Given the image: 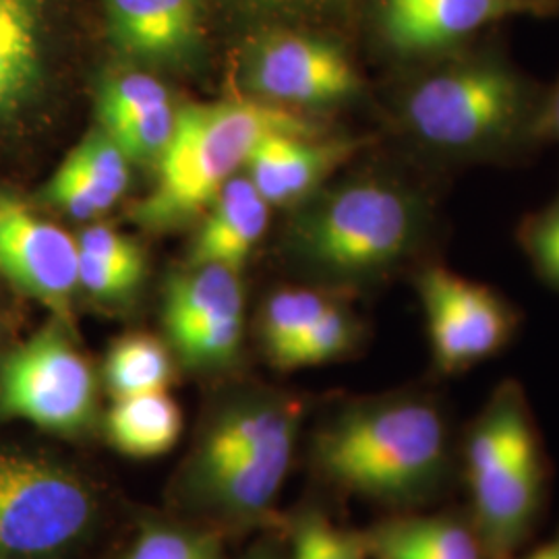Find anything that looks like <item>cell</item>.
I'll use <instances>...</instances> for the list:
<instances>
[{
    "mask_svg": "<svg viewBox=\"0 0 559 559\" xmlns=\"http://www.w3.org/2000/svg\"><path fill=\"white\" fill-rule=\"evenodd\" d=\"M108 443L129 459H156L175 448L182 431L179 404L166 392L117 399L104 423Z\"/></svg>",
    "mask_w": 559,
    "mask_h": 559,
    "instance_id": "d6986e66",
    "label": "cell"
},
{
    "mask_svg": "<svg viewBox=\"0 0 559 559\" xmlns=\"http://www.w3.org/2000/svg\"><path fill=\"white\" fill-rule=\"evenodd\" d=\"M164 106H170V100L160 81L143 73H124L104 85L98 112L102 124L110 129Z\"/></svg>",
    "mask_w": 559,
    "mask_h": 559,
    "instance_id": "d4e9b609",
    "label": "cell"
},
{
    "mask_svg": "<svg viewBox=\"0 0 559 559\" xmlns=\"http://www.w3.org/2000/svg\"><path fill=\"white\" fill-rule=\"evenodd\" d=\"M419 295L433 362L445 376L498 355L516 330L514 311L506 300L445 267L420 274Z\"/></svg>",
    "mask_w": 559,
    "mask_h": 559,
    "instance_id": "ba28073f",
    "label": "cell"
},
{
    "mask_svg": "<svg viewBox=\"0 0 559 559\" xmlns=\"http://www.w3.org/2000/svg\"><path fill=\"white\" fill-rule=\"evenodd\" d=\"M311 462L340 493L394 514L429 510L459 487V433L429 394L359 400L321 423Z\"/></svg>",
    "mask_w": 559,
    "mask_h": 559,
    "instance_id": "6da1fadb",
    "label": "cell"
},
{
    "mask_svg": "<svg viewBox=\"0 0 559 559\" xmlns=\"http://www.w3.org/2000/svg\"><path fill=\"white\" fill-rule=\"evenodd\" d=\"M549 7L545 0H383V29L400 50L427 52L462 40L489 23Z\"/></svg>",
    "mask_w": 559,
    "mask_h": 559,
    "instance_id": "4fadbf2b",
    "label": "cell"
},
{
    "mask_svg": "<svg viewBox=\"0 0 559 559\" xmlns=\"http://www.w3.org/2000/svg\"><path fill=\"white\" fill-rule=\"evenodd\" d=\"M104 193L119 201L129 185V160L108 133L94 131L67 156Z\"/></svg>",
    "mask_w": 559,
    "mask_h": 559,
    "instance_id": "4316f807",
    "label": "cell"
},
{
    "mask_svg": "<svg viewBox=\"0 0 559 559\" xmlns=\"http://www.w3.org/2000/svg\"><path fill=\"white\" fill-rule=\"evenodd\" d=\"M0 559H4V558H0Z\"/></svg>",
    "mask_w": 559,
    "mask_h": 559,
    "instance_id": "d590c367",
    "label": "cell"
},
{
    "mask_svg": "<svg viewBox=\"0 0 559 559\" xmlns=\"http://www.w3.org/2000/svg\"><path fill=\"white\" fill-rule=\"evenodd\" d=\"M240 559H284V554L276 540H261Z\"/></svg>",
    "mask_w": 559,
    "mask_h": 559,
    "instance_id": "d6a6232c",
    "label": "cell"
},
{
    "mask_svg": "<svg viewBox=\"0 0 559 559\" xmlns=\"http://www.w3.org/2000/svg\"><path fill=\"white\" fill-rule=\"evenodd\" d=\"M98 491L71 464L0 448V558L59 559L94 535Z\"/></svg>",
    "mask_w": 559,
    "mask_h": 559,
    "instance_id": "277c9868",
    "label": "cell"
},
{
    "mask_svg": "<svg viewBox=\"0 0 559 559\" xmlns=\"http://www.w3.org/2000/svg\"><path fill=\"white\" fill-rule=\"evenodd\" d=\"M348 152L350 145L346 141L316 143L286 133L267 135L249 156V180L270 205L297 200L344 160Z\"/></svg>",
    "mask_w": 559,
    "mask_h": 559,
    "instance_id": "2e32d148",
    "label": "cell"
},
{
    "mask_svg": "<svg viewBox=\"0 0 559 559\" xmlns=\"http://www.w3.org/2000/svg\"><path fill=\"white\" fill-rule=\"evenodd\" d=\"M554 124H556V129H558L559 133V94L558 100H556V104H554Z\"/></svg>",
    "mask_w": 559,
    "mask_h": 559,
    "instance_id": "836d02e7",
    "label": "cell"
},
{
    "mask_svg": "<svg viewBox=\"0 0 559 559\" xmlns=\"http://www.w3.org/2000/svg\"><path fill=\"white\" fill-rule=\"evenodd\" d=\"M249 85L270 100L320 104L350 96L357 73L336 46L284 34L258 48L249 64Z\"/></svg>",
    "mask_w": 559,
    "mask_h": 559,
    "instance_id": "30bf717a",
    "label": "cell"
},
{
    "mask_svg": "<svg viewBox=\"0 0 559 559\" xmlns=\"http://www.w3.org/2000/svg\"><path fill=\"white\" fill-rule=\"evenodd\" d=\"M122 559H222V540L214 531L152 520L141 526Z\"/></svg>",
    "mask_w": 559,
    "mask_h": 559,
    "instance_id": "7402d4cb",
    "label": "cell"
},
{
    "mask_svg": "<svg viewBox=\"0 0 559 559\" xmlns=\"http://www.w3.org/2000/svg\"><path fill=\"white\" fill-rule=\"evenodd\" d=\"M104 9L112 38L135 59H179L198 41L195 0H104Z\"/></svg>",
    "mask_w": 559,
    "mask_h": 559,
    "instance_id": "9a60e30c",
    "label": "cell"
},
{
    "mask_svg": "<svg viewBox=\"0 0 559 559\" xmlns=\"http://www.w3.org/2000/svg\"><path fill=\"white\" fill-rule=\"evenodd\" d=\"M522 106L516 78L498 64H471L423 81L408 100V119L423 140L471 147L506 133Z\"/></svg>",
    "mask_w": 559,
    "mask_h": 559,
    "instance_id": "52a82bcc",
    "label": "cell"
},
{
    "mask_svg": "<svg viewBox=\"0 0 559 559\" xmlns=\"http://www.w3.org/2000/svg\"><path fill=\"white\" fill-rule=\"evenodd\" d=\"M415 230L411 201L380 182L344 187L302 228L307 255L323 267L357 274L396 260Z\"/></svg>",
    "mask_w": 559,
    "mask_h": 559,
    "instance_id": "8992f818",
    "label": "cell"
},
{
    "mask_svg": "<svg viewBox=\"0 0 559 559\" xmlns=\"http://www.w3.org/2000/svg\"><path fill=\"white\" fill-rule=\"evenodd\" d=\"M357 338V325L350 316L330 302V307L320 316L290 350L280 360L282 369H299L321 365L328 360L338 359Z\"/></svg>",
    "mask_w": 559,
    "mask_h": 559,
    "instance_id": "cb8c5ba5",
    "label": "cell"
},
{
    "mask_svg": "<svg viewBox=\"0 0 559 559\" xmlns=\"http://www.w3.org/2000/svg\"><path fill=\"white\" fill-rule=\"evenodd\" d=\"M104 376L115 400L166 392L173 380V360L160 340L131 334L110 348Z\"/></svg>",
    "mask_w": 559,
    "mask_h": 559,
    "instance_id": "ffe728a7",
    "label": "cell"
},
{
    "mask_svg": "<svg viewBox=\"0 0 559 559\" xmlns=\"http://www.w3.org/2000/svg\"><path fill=\"white\" fill-rule=\"evenodd\" d=\"M175 122L177 110H173V106H164L138 119L110 127L106 133L119 145L127 160L150 164L162 160L175 135Z\"/></svg>",
    "mask_w": 559,
    "mask_h": 559,
    "instance_id": "484cf974",
    "label": "cell"
},
{
    "mask_svg": "<svg viewBox=\"0 0 559 559\" xmlns=\"http://www.w3.org/2000/svg\"><path fill=\"white\" fill-rule=\"evenodd\" d=\"M459 487L487 558L526 549L547 514L551 462L528 399L506 381L459 433Z\"/></svg>",
    "mask_w": 559,
    "mask_h": 559,
    "instance_id": "7a4b0ae2",
    "label": "cell"
},
{
    "mask_svg": "<svg viewBox=\"0 0 559 559\" xmlns=\"http://www.w3.org/2000/svg\"><path fill=\"white\" fill-rule=\"evenodd\" d=\"M531 247L543 272L559 286V201L533 228Z\"/></svg>",
    "mask_w": 559,
    "mask_h": 559,
    "instance_id": "4dcf8cb0",
    "label": "cell"
},
{
    "mask_svg": "<svg viewBox=\"0 0 559 559\" xmlns=\"http://www.w3.org/2000/svg\"><path fill=\"white\" fill-rule=\"evenodd\" d=\"M365 535L371 559H489L466 508L399 512Z\"/></svg>",
    "mask_w": 559,
    "mask_h": 559,
    "instance_id": "5bb4252c",
    "label": "cell"
},
{
    "mask_svg": "<svg viewBox=\"0 0 559 559\" xmlns=\"http://www.w3.org/2000/svg\"><path fill=\"white\" fill-rule=\"evenodd\" d=\"M300 2H325V0H300Z\"/></svg>",
    "mask_w": 559,
    "mask_h": 559,
    "instance_id": "e575fe53",
    "label": "cell"
},
{
    "mask_svg": "<svg viewBox=\"0 0 559 559\" xmlns=\"http://www.w3.org/2000/svg\"><path fill=\"white\" fill-rule=\"evenodd\" d=\"M328 307L330 300L311 290H286L270 299L263 316V340L276 365Z\"/></svg>",
    "mask_w": 559,
    "mask_h": 559,
    "instance_id": "603a6c76",
    "label": "cell"
},
{
    "mask_svg": "<svg viewBox=\"0 0 559 559\" xmlns=\"http://www.w3.org/2000/svg\"><path fill=\"white\" fill-rule=\"evenodd\" d=\"M288 559H371L367 535L336 524L318 508H305L290 528Z\"/></svg>",
    "mask_w": 559,
    "mask_h": 559,
    "instance_id": "44dd1931",
    "label": "cell"
},
{
    "mask_svg": "<svg viewBox=\"0 0 559 559\" xmlns=\"http://www.w3.org/2000/svg\"><path fill=\"white\" fill-rule=\"evenodd\" d=\"M44 198L78 221H90L117 203L115 198L87 179L71 158L60 164L59 170L44 189Z\"/></svg>",
    "mask_w": 559,
    "mask_h": 559,
    "instance_id": "83f0119b",
    "label": "cell"
},
{
    "mask_svg": "<svg viewBox=\"0 0 559 559\" xmlns=\"http://www.w3.org/2000/svg\"><path fill=\"white\" fill-rule=\"evenodd\" d=\"M50 0H0V133L40 100L48 75Z\"/></svg>",
    "mask_w": 559,
    "mask_h": 559,
    "instance_id": "7c38bea8",
    "label": "cell"
},
{
    "mask_svg": "<svg viewBox=\"0 0 559 559\" xmlns=\"http://www.w3.org/2000/svg\"><path fill=\"white\" fill-rule=\"evenodd\" d=\"M302 406L297 400L263 396L240 400L221 411L201 431L179 475L177 491L280 441L299 440Z\"/></svg>",
    "mask_w": 559,
    "mask_h": 559,
    "instance_id": "8fae6325",
    "label": "cell"
},
{
    "mask_svg": "<svg viewBox=\"0 0 559 559\" xmlns=\"http://www.w3.org/2000/svg\"><path fill=\"white\" fill-rule=\"evenodd\" d=\"M0 274L48 307L55 320L71 321V300L80 288L78 240L7 191H0Z\"/></svg>",
    "mask_w": 559,
    "mask_h": 559,
    "instance_id": "9c48e42d",
    "label": "cell"
},
{
    "mask_svg": "<svg viewBox=\"0 0 559 559\" xmlns=\"http://www.w3.org/2000/svg\"><path fill=\"white\" fill-rule=\"evenodd\" d=\"M267 207L270 203L251 180H228L212 201V212L201 226L193 265H222L239 272L265 233Z\"/></svg>",
    "mask_w": 559,
    "mask_h": 559,
    "instance_id": "e0dca14e",
    "label": "cell"
},
{
    "mask_svg": "<svg viewBox=\"0 0 559 559\" xmlns=\"http://www.w3.org/2000/svg\"><path fill=\"white\" fill-rule=\"evenodd\" d=\"M81 255L94 258V260L112 263L129 270L145 272V260L140 247L129 239H124L119 233L106 226H92L85 228L78 239Z\"/></svg>",
    "mask_w": 559,
    "mask_h": 559,
    "instance_id": "f546056e",
    "label": "cell"
},
{
    "mask_svg": "<svg viewBox=\"0 0 559 559\" xmlns=\"http://www.w3.org/2000/svg\"><path fill=\"white\" fill-rule=\"evenodd\" d=\"M143 274L145 272L140 270L104 263L80 253V286L96 299H127L140 286Z\"/></svg>",
    "mask_w": 559,
    "mask_h": 559,
    "instance_id": "f1b7e54d",
    "label": "cell"
},
{
    "mask_svg": "<svg viewBox=\"0 0 559 559\" xmlns=\"http://www.w3.org/2000/svg\"><path fill=\"white\" fill-rule=\"evenodd\" d=\"M55 320L0 365V419L27 420L60 438L85 436L98 415L96 376Z\"/></svg>",
    "mask_w": 559,
    "mask_h": 559,
    "instance_id": "5b68a950",
    "label": "cell"
},
{
    "mask_svg": "<svg viewBox=\"0 0 559 559\" xmlns=\"http://www.w3.org/2000/svg\"><path fill=\"white\" fill-rule=\"evenodd\" d=\"M512 559H559V524L543 543H537L528 549H522Z\"/></svg>",
    "mask_w": 559,
    "mask_h": 559,
    "instance_id": "1f68e13d",
    "label": "cell"
},
{
    "mask_svg": "<svg viewBox=\"0 0 559 559\" xmlns=\"http://www.w3.org/2000/svg\"><path fill=\"white\" fill-rule=\"evenodd\" d=\"M311 131L307 120L260 102L185 106L177 110L175 135L158 162V182L135 216L156 228L187 221L216 200L261 140L276 133L309 138Z\"/></svg>",
    "mask_w": 559,
    "mask_h": 559,
    "instance_id": "3957f363",
    "label": "cell"
},
{
    "mask_svg": "<svg viewBox=\"0 0 559 559\" xmlns=\"http://www.w3.org/2000/svg\"><path fill=\"white\" fill-rule=\"evenodd\" d=\"M239 272L222 265H195L170 280L164 300V325L175 348L214 321L242 316Z\"/></svg>",
    "mask_w": 559,
    "mask_h": 559,
    "instance_id": "ac0fdd59",
    "label": "cell"
}]
</instances>
